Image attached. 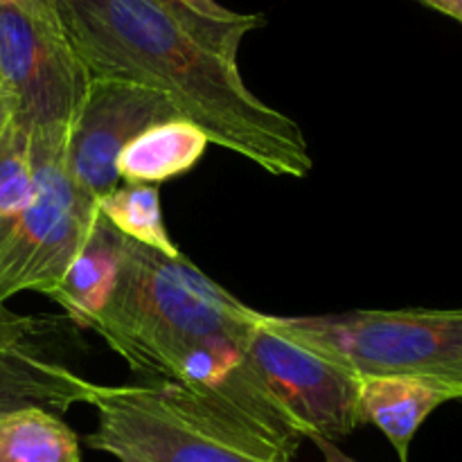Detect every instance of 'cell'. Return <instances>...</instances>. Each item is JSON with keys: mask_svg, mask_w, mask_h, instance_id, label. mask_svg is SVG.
Segmentation results:
<instances>
[{"mask_svg": "<svg viewBox=\"0 0 462 462\" xmlns=\"http://www.w3.org/2000/svg\"><path fill=\"white\" fill-rule=\"evenodd\" d=\"M420 3L429 5V7L438 9V12L462 23V0H420Z\"/></svg>", "mask_w": 462, "mask_h": 462, "instance_id": "cell-20", "label": "cell"}, {"mask_svg": "<svg viewBox=\"0 0 462 462\" xmlns=\"http://www.w3.org/2000/svg\"><path fill=\"white\" fill-rule=\"evenodd\" d=\"M244 334L212 337L189 347L165 382L183 386L228 427L291 462L307 433L248 359Z\"/></svg>", "mask_w": 462, "mask_h": 462, "instance_id": "cell-7", "label": "cell"}, {"mask_svg": "<svg viewBox=\"0 0 462 462\" xmlns=\"http://www.w3.org/2000/svg\"><path fill=\"white\" fill-rule=\"evenodd\" d=\"M122 239L125 235L117 233L99 215L79 255L66 271L59 287L50 293V298L66 311L70 323L88 329L95 316L104 310L120 269Z\"/></svg>", "mask_w": 462, "mask_h": 462, "instance_id": "cell-12", "label": "cell"}, {"mask_svg": "<svg viewBox=\"0 0 462 462\" xmlns=\"http://www.w3.org/2000/svg\"><path fill=\"white\" fill-rule=\"evenodd\" d=\"M90 84L54 0H0V88L32 140L70 143Z\"/></svg>", "mask_w": 462, "mask_h": 462, "instance_id": "cell-5", "label": "cell"}, {"mask_svg": "<svg viewBox=\"0 0 462 462\" xmlns=\"http://www.w3.org/2000/svg\"><path fill=\"white\" fill-rule=\"evenodd\" d=\"M183 117L165 95L117 79H93L84 111L77 120L66 153L72 183L93 201L120 185L117 158L122 149L161 122Z\"/></svg>", "mask_w": 462, "mask_h": 462, "instance_id": "cell-9", "label": "cell"}, {"mask_svg": "<svg viewBox=\"0 0 462 462\" xmlns=\"http://www.w3.org/2000/svg\"><path fill=\"white\" fill-rule=\"evenodd\" d=\"M255 310L208 278L185 255L167 257L122 239L120 269L104 310L90 323L144 379H170L189 347L244 334Z\"/></svg>", "mask_w": 462, "mask_h": 462, "instance_id": "cell-2", "label": "cell"}, {"mask_svg": "<svg viewBox=\"0 0 462 462\" xmlns=\"http://www.w3.org/2000/svg\"><path fill=\"white\" fill-rule=\"evenodd\" d=\"M307 440H310L311 445H314L316 449L320 451V458H323V462H356L355 458H350L347 454H343V451L338 449L337 442L328 440V438L310 436Z\"/></svg>", "mask_w": 462, "mask_h": 462, "instance_id": "cell-19", "label": "cell"}, {"mask_svg": "<svg viewBox=\"0 0 462 462\" xmlns=\"http://www.w3.org/2000/svg\"><path fill=\"white\" fill-rule=\"evenodd\" d=\"M86 404L97 415L86 445L117 462H282L165 379L93 383Z\"/></svg>", "mask_w": 462, "mask_h": 462, "instance_id": "cell-3", "label": "cell"}, {"mask_svg": "<svg viewBox=\"0 0 462 462\" xmlns=\"http://www.w3.org/2000/svg\"><path fill=\"white\" fill-rule=\"evenodd\" d=\"M97 210L117 233L131 242L167 257L183 255L165 226L161 192L156 185L120 183L108 197L99 199Z\"/></svg>", "mask_w": 462, "mask_h": 462, "instance_id": "cell-15", "label": "cell"}, {"mask_svg": "<svg viewBox=\"0 0 462 462\" xmlns=\"http://www.w3.org/2000/svg\"><path fill=\"white\" fill-rule=\"evenodd\" d=\"M36 189V165L32 140L16 122L0 134V224L12 219L32 201Z\"/></svg>", "mask_w": 462, "mask_h": 462, "instance_id": "cell-17", "label": "cell"}, {"mask_svg": "<svg viewBox=\"0 0 462 462\" xmlns=\"http://www.w3.org/2000/svg\"><path fill=\"white\" fill-rule=\"evenodd\" d=\"M93 382L81 377L50 346V325L0 350V415L41 406L61 415L86 404Z\"/></svg>", "mask_w": 462, "mask_h": 462, "instance_id": "cell-10", "label": "cell"}, {"mask_svg": "<svg viewBox=\"0 0 462 462\" xmlns=\"http://www.w3.org/2000/svg\"><path fill=\"white\" fill-rule=\"evenodd\" d=\"M244 350L307 438L338 442L364 427L359 409V374L319 352L273 332L255 311L244 334Z\"/></svg>", "mask_w": 462, "mask_h": 462, "instance_id": "cell-8", "label": "cell"}, {"mask_svg": "<svg viewBox=\"0 0 462 462\" xmlns=\"http://www.w3.org/2000/svg\"><path fill=\"white\" fill-rule=\"evenodd\" d=\"M43 325H48V319H43V316H23L9 310L7 305L0 307V350L30 337Z\"/></svg>", "mask_w": 462, "mask_h": 462, "instance_id": "cell-18", "label": "cell"}, {"mask_svg": "<svg viewBox=\"0 0 462 462\" xmlns=\"http://www.w3.org/2000/svg\"><path fill=\"white\" fill-rule=\"evenodd\" d=\"M171 14L199 43L228 61H237L239 45L248 32L264 25L260 14H239L217 0H153Z\"/></svg>", "mask_w": 462, "mask_h": 462, "instance_id": "cell-16", "label": "cell"}, {"mask_svg": "<svg viewBox=\"0 0 462 462\" xmlns=\"http://www.w3.org/2000/svg\"><path fill=\"white\" fill-rule=\"evenodd\" d=\"M32 153L34 197L0 224V307L23 291L50 296L99 217L97 201L86 197L68 174V143L32 140Z\"/></svg>", "mask_w": 462, "mask_h": 462, "instance_id": "cell-6", "label": "cell"}, {"mask_svg": "<svg viewBox=\"0 0 462 462\" xmlns=\"http://www.w3.org/2000/svg\"><path fill=\"white\" fill-rule=\"evenodd\" d=\"M0 462H81L79 438L41 406L0 415Z\"/></svg>", "mask_w": 462, "mask_h": 462, "instance_id": "cell-14", "label": "cell"}, {"mask_svg": "<svg viewBox=\"0 0 462 462\" xmlns=\"http://www.w3.org/2000/svg\"><path fill=\"white\" fill-rule=\"evenodd\" d=\"M61 25L93 79L165 95L212 144L273 176L314 167L302 126L244 84L237 61L199 43L153 0H54Z\"/></svg>", "mask_w": 462, "mask_h": 462, "instance_id": "cell-1", "label": "cell"}, {"mask_svg": "<svg viewBox=\"0 0 462 462\" xmlns=\"http://www.w3.org/2000/svg\"><path fill=\"white\" fill-rule=\"evenodd\" d=\"M447 402H462V393L436 379L409 374H359V409L364 424H374L400 462H409L411 442L429 415Z\"/></svg>", "mask_w": 462, "mask_h": 462, "instance_id": "cell-11", "label": "cell"}, {"mask_svg": "<svg viewBox=\"0 0 462 462\" xmlns=\"http://www.w3.org/2000/svg\"><path fill=\"white\" fill-rule=\"evenodd\" d=\"M14 122V108H12V102H9L7 93H5L3 88H0V134H3L5 129H7L9 125Z\"/></svg>", "mask_w": 462, "mask_h": 462, "instance_id": "cell-21", "label": "cell"}, {"mask_svg": "<svg viewBox=\"0 0 462 462\" xmlns=\"http://www.w3.org/2000/svg\"><path fill=\"white\" fill-rule=\"evenodd\" d=\"M262 323L355 374L436 379L462 393V307L262 314Z\"/></svg>", "mask_w": 462, "mask_h": 462, "instance_id": "cell-4", "label": "cell"}, {"mask_svg": "<svg viewBox=\"0 0 462 462\" xmlns=\"http://www.w3.org/2000/svg\"><path fill=\"white\" fill-rule=\"evenodd\" d=\"M206 131L185 117L161 122L135 135L117 158V176L122 183L161 185L188 174L206 153Z\"/></svg>", "mask_w": 462, "mask_h": 462, "instance_id": "cell-13", "label": "cell"}]
</instances>
